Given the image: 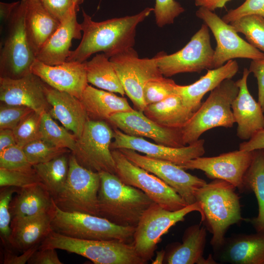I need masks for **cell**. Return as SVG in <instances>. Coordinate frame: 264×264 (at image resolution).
<instances>
[{
	"label": "cell",
	"mask_w": 264,
	"mask_h": 264,
	"mask_svg": "<svg viewBox=\"0 0 264 264\" xmlns=\"http://www.w3.org/2000/svg\"><path fill=\"white\" fill-rule=\"evenodd\" d=\"M256 78L258 88V100L264 112V58L253 60L250 63L248 69Z\"/></svg>",
	"instance_id": "cell-47"
},
{
	"label": "cell",
	"mask_w": 264,
	"mask_h": 264,
	"mask_svg": "<svg viewBox=\"0 0 264 264\" xmlns=\"http://www.w3.org/2000/svg\"><path fill=\"white\" fill-rule=\"evenodd\" d=\"M231 0H195L196 6L203 7L212 11L224 7Z\"/></svg>",
	"instance_id": "cell-53"
},
{
	"label": "cell",
	"mask_w": 264,
	"mask_h": 264,
	"mask_svg": "<svg viewBox=\"0 0 264 264\" xmlns=\"http://www.w3.org/2000/svg\"><path fill=\"white\" fill-rule=\"evenodd\" d=\"M238 63L230 60L223 66L208 69L207 72L194 83L177 85L176 93L183 103L194 113L198 109L204 95L217 87L223 80L232 79L239 70Z\"/></svg>",
	"instance_id": "cell-26"
},
{
	"label": "cell",
	"mask_w": 264,
	"mask_h": 264,
	"mask_svg": "<svg viewBox=\"0 0 264 264\" xmlns=\"http://www.w3.org/2000/svg\"><path fill=\"white\" fill-rule=\"evenodd\" d=\"M53 231L66 236L85 240L133 242L135 227L115 224L98 216L66 212L55 204L51 222Z\"/></svg>",
	"instance_id": "cell-7"
},
{
	"label": "cell",
	"mask_w": 264,
	"mask_h": 264,
	"mask_svg": "<svg viewBox=\"0 0 264 264\" xmlns=\"http://www.w3.org/2000/svg\"><path fill=\"white\" fill-rule=\"evenodd\" d=\"M46 99L50 109L48 111L67 130L78 138L82 134L86 122L89 120L81 101L75 96L66 92L45 86Z\"/></svg>",
	"instance_id": "cell-24"
},
{
	"label": "cell",
	"mask_w": 264,
	"mask_h": 264,
	"mask_svg": "<svg viewBox=\"0 0 264 264\" xmlns=\"http://www.w3.org/2000/svg\"><path fill=\"white\" fill-rule=\"evenodd\" d=\"M88 83L97 88L124 96L125 92L112 63L104 53H97L86 61Z\"/></svg>",
	"instance_id": "cell-32"
},
{
	"label": "cell",
	"mask_w": 264,
	"mask_h": 264,
	"mask_svg": "<svg viewBox=\"0 0 264 264\" xmlns=\"http://www.w3.org/2000/svg\"><path fill=\"white\" fill-rule=\"evenodd\" d=\"M250 73L248 69L244 68L242 78L236 81L239 91L231 105L235 122L237 124V135L244 140H249L264 129V112L248 89Z\"/></svg>",
	"instance_id": "cell-21"
},
{
	"label": "cell",
	"mask_w": 264,
	"mask_h": 264,
	"mask_svg": "<svg viewBox=\"0 0 264 264\" xmlns=\"http://www.w3.org/2000/svg\"><path fill=\"white\" fill-rule=\"evenodd\" d=\"M22 149L28 161L33 166L48 162L68 152L67 149L55 147L42 139L33 141Z\"/></svg>",
	"instance_id": "cell-38"
},
{
	"label": "cell",
	"mask_w": 264,
	"mask_h": 264,
	"mask_svg": "<svg viewBox=\"0 0 264 264\" xmlns=\"http://www.w3.org/2000/svg\"><path fill=\"white\" fill-rule=\"evenodd\" d=\"M143 112L159 125L175 128H182L194 114L185 106L178 94L148 105Z\"/></svg>",
	"instance_id": "cell-31"
},
{
	"label": "cell",
	"mask_w": 264,
	"mask_h": 264,
	"mask_svg": "<svg viewBox=\"0 0 264 264\" xmlns=\"http://www.w3.org/2000/svg\"><path fill=\"white\" fill-rule=\"evenodd\" d=\"M114 136L110 145L111 150L128 149L146 155L168 161L182 166L192 159L202 156L205 153L204 140L179 148L153 143L143 137L129 135L117 128H113Z\"/></svg>",
	"instance_id": "cell-17"
},
{
	"label": "cell",
	"mask_w": 264,
	"mask_h": 264,
	"mask_svg": "<svg viewBox=\"0 0 264 264\" xmlns=\"http://www.w3.org/2000/svg\"><path fill=\"white\" fill-rule=\"evenodd\" d=\"M31 71L49 87L68 93L79 99L88 85L86 62L66 61L61 64L51 66L36 59Z\"/></svg>",
	"instance_id": "cell-20"
},
{
	"label": "cell",
	"mask_w": 264,
	"mask_h": 264,
	"mask_svg": "<svg viewBox=\"0 0 264 264\" xmlns=\"http://www.w3.org/2000/svg\"><path fill=\"white\" fill-rule=\"evenodd\" d=\"M108 122L129 135L147 137L156 143L165 146L179 148L184 147L182 128L164 127L148 118L142 111H131L115 114Z\"/></svg>",
	"instance_id": "cell-18"
},
{
	"label": "cell",
	"mask_w": 264,
	"mask_h": 264,
	"mask_svg": "<svg viewBox=\"0 0 264 264\" xmlns=\"http://www.w3.org/2000/svg\"><path fill=\"white\" fill-rule=\"evenodd\" d=\"M214 54L209 28L204 23L179 51L170 55L161 52L155 56L161 73L169 77L181 73H199L204 69H213Z\"/></svg>",
	"instance_id": "cell-12"
},
{
	"label": "cell",
	"mask_w": 264,
	"mask_h": 264,
	"mask_svg": "<svg viewBox=\"0 0 264 264\" xmlns=\"http://www.w3.org/2000/svg\"><path fill=\"white\" fill-rule=\"evenodd\" d=\"M26 0H21L6 23L0 50L1 76L21 78L30 72L36 58L28 42L24 24Z\"/></svg>",
	"instance_id": "cell-6"
},
{
	"label": "cell",
	"mask_w": 264,
	"mask_h": 264,
	"mask_svg": "<svg viewBox=\"0 0 264 264\" xmlns=\"http://www.w3.org/2000/svg\"><path fill=\"white\" fill-rule=\"evenodd\" d=\"M75 10L60 22L56 30L48 39L36 56V59L48 65L62 64L70 54L73 39L82 37V26Z\"/></svg>",
	"instance_id": "cell-23"
},
{
	"label": "cell",
	"mask_w": 264,
	"mask_h": 264,
	"mask_svg": "<svg viewBox=\"0 0 264 264\" xmlns=\"http://www.w3.org/2000/svg\"><path fill=\"white\" fill-rule=\"evenodd\" d=\"M16 144L13 130L0 129V152Z\"/></svg>",
	"instance_id": "cell-51"
},
{
	"label": "cell",
	"mask_w": 264,
	"mask_h": 264,
	"mask_svg": "<svg viewBox=\"0 0 264 264\" xmlns=\"http://www.w3.org/2000/svg\"><path fill=\"white\" fill-rule=\"evenodd\" d=\"M45 9L60 22L75 10H78L73 0H40Z\"/></svg>",
	"instance_id": "cell-46"
},
{
	"label": "cell",
	"mask_w": 264,
	"mask_h": 264,
	"mask_svg": "<svg viewBox=\"0 0 264 264\" xmlns=\"http://www.w3.org/2000/svg\"><path fill=\"white\" fill-rule=\"evenodd\" d=\"M153 11L154 8L146 7L133 15L96 22L82 10L81 41L71 50L66 61L83 63L92 54L100 52L110 58L133 47L138 25Z\"/></svg>",
	"instance_id": "cell-1"
},
{
	"label": "cell",
	"mask_w": 264,
	"mask_h": 264,
	"mask_svg": "<svg viewBox=\"0 0 264 264\" xmlns=\"http://www.w3.org/2000/svg\"><path fill=\"white\" fill-rule=\"evenodd\" d=\"M32 111L34 110L25 106L2 103L0 106V129L13 130L24 117Z\"/></svg>",
	"instance_id": "cell-44"
},
{
	"label": "cell",
	"mask_w": 264,
	"mask_h": 264,
	"mask_svg": "<svg viewBox=\"0 0 264 264\" xmlns=\"http://www.w3.org/2000/svg\"><path fill=\"white\" fill-rule=\"evenodd\" d=\"M16 193L10 204L11 220L35 216L54 207L53 198L42 182L19 188Z\"/></svg>",
	"instance_id": "cell-29"
},
{
	"label": "cell",
	"mask_w": 264,
	"mask_h": 264,
	"mask_svg": "<svg viewBox=\"0 0 264 264\" xmlns=\"http://www.w3.org/2000/svg\"><path fill=\"white\" fill-rule=\"evenodd\" d=\"M56 249L38 248L28 260L29 264H62Z\"/></svg>",
	"instance_id": "cell-48"
},
{
	"label": "cell",
	"mask_w": 264,
	"mask_h": 264,
	"mask_svg": "<svg viewBox=\"0 0 264 264\" xmlns=\"http://www.w3.org/2000/svg\"><path fill=\"white\" fill-rule=\"evenodd\" d=\"M166 254V251L164 250H161L156 252V256L155 259L153 261V264H161L164 263L165 257Z\"/></svg>",
	"instance_id": "cell-54"
},
{
	"label": "cell",
	"mask_w": 264,
	"mask_h": 264,
	"mask_svg": "<svg viewBox=\"0 0 264 264\" xmlns=\"http://www.w3.org/2000/svg\"><path fill=\"white\" fill-rule=\"evenodd\" d=\"M42 181L34 169L29 171L0 168V187L23 188Z\"/></svg>",
	"instance_id": "cell-41"
},
{
	"label": "cell",
	"mask_w": 264,
	"mask_h": 264,
	"mask_svg": "<svg viewBox=\"0 0 264 264\" xmlns=\"http://www.w3.org/2000/svg\"><path fill=\"white\" fill-rule=\"evenodd\" d=\"M118 150L131 162L154 175L172 187L188 205L197 202V190L207 183L204 179L188 173L172 162L141 155L131 149Z\"/></svg>",
	"instance_id": "cell-15"
},
{
	"label": "cell",
	"mask_w": 264,
	"mask_h": 264,
	"mask_svg": "<svg viewBox=\"0 0 264 264\" xmlns=\"http://www.w3.org/2000/svg\"><path fill=\"white\" fill-rule=\"evenodd\" d=\"M39 245L32 247L23 252V254L18 256L10 251L4 253L3 264H24L28 262L34 253L39 248Z\"/></svg>",
	"instance_id": "cell-49"
},
{
	"label": "cell",
	"mask_w": 264,
	"mask_h": 264,
	"mask_svg": "<svg viewBox=\"0 0 264 264\" xmlns=\"http://www.w3.org/2000/svg\"><path fill=\"white\" fill-rule=\"evenodd\" d=\"M113 136V129L106 121L89 119L82 134L76 139L72 154L79 164L87 169L116 174L110 149Z\"/></svg>",
	"instance_id": "cell-10"
},
{
	"label": "cell",
	"mask_w": 264,
	"mask_h": 264,
	"mask_svg": "<svg viewBox=\"0 0 264 264\" xmlns=\"http://www.w3.org/2000/svg\"><path fill=\"white\" fill-rule=\"evenodd\" d=\"M54 207L35 216L11 220L10 246L24 252L41 242L52 231L51 222Z\"/></svg>",
	"instance_id": "cell-25"
},
{
	"label": "cell",
	"mask_w": 264,
	"mask_h": 264,
	"mask_svg": "<svg viewBox=\"0 0 264 264\" xmlns=\"http://www.w3.org/2000/svg\"><path fill=\"white\" fill-rule=\"evenodd\" d=\"M256 14L264 18V0H245L240 6L230 9L222 18L226 23L247 15Z\"/></svg>",
	"instance_id": "cell-45"
},
{
	"label": "cell",
	"mask_w": 264,
	"mask_h": 264,
	"mask_svg": "<svg viewBox=\"0 0 264 264\" xmlns=\"http://www.w3.org/2000/svg\"><path fill=\"white\" fill-rule=\"evenodd\" d=\"M236 188L227 181L215 179L197 190V201L201 204L203 212L202 221L212 234L210 244L214 251L223 244L231 225L246 220L241 215Z\"/></svg>",
	"instance_id": "cell-3"
},
{
	"label": "cell",
	"mask_w": 264,
	"mask_h": 264,
	"mask_svg": "<svg viewBox=\"0 0 264 264\" xmlns=\"http://www.w3.org/2000/svg\"><path fill=\"white\" fill-rule=\"evenodd\" d=\"M61 249L84 257L96 264H145L133 242L118 240L74 238L54 231L41 242L39 248Z\"/></svg>",
	"instance_id": "cell-4"
},
{
	"label": "cell",
	"mask_w": 264,
	"mask_h": 264,
	"mask_svg": "<svg viewBox=\"0 0 264 264\" xmlns=\"http://www.w3.org/2000/svg\"><path fill=\"white\" fill-rule=\"evenodd\" d=\"M196 15L211 30L216 40L213 69L235 58L252 60L264 58V53L241 38L230 23L225 22L213 11L199 7Z\"/></svg>",
	"instance_id": "cell-14"
},
{
	"label": "cell",
	"mask_w": 264,
	"mask_h": 264,
	"mask_svg": "<svg viewBox=\"0 0 264 264\" xmlns=\"http://www.w3.org/2000/svg\"><path fill=\"white\" fill-rule=\"evenodd\" d=\"M0 168L24 171L34 169L22 148L17 144L0 152Z\"/></svg>",
	"instance_id": "cell-42"
},
{
	"label": "cell",
	"mask_w": 264,
	"mask_h": 264,
	"mask_svg": "<svg viewBox=\"0 0 264 264\" xmlns=\"http://www.w3.org/2000/svg\"><path fill=\"white\" fill-rule=\"evenodd\" d=\"M80 100L89 120L108 121L115 114L133 110L124 96L88 85Z\"/></svg>",
	"instance_id": "cell-30"
},
{
	"label": "cell",
	"mask_w": 264,
	"mask_h": 264,
	"mask_svg": "<svg viewBox=\"0 0 264 264\" xmlns=\"http://www.w3.org/2000/svg\"><path fill=\"white\" fill-rule=\"evenodd\" d=\"M206 231L204 226L195 224L185 230L182 243H175L166 251L164 263L167 264H215L211 255L203 257L206 241Z\"/></svg>",
	"instance_id": "cell-27"
},
{
	"label": "cell",
	"mask_w": 264,
	"mask_h": 264,
	"mask_svg": "<svg viewBox=\"0 0 264 264\" xmlns=\"http://www.w3.org/2000/svg\"><path fill=\"white\" fill-rule=\"evenodd\" d=\"M42 114L32 111L24 117L13 130L17 145L23 148L28 143L42 139Z\"/></svg>",
	"instance_id": "cell-37"
},
{
	"label": "cell",
	"mask_w": 264,
	"mask_h": 264,
	"mask_svg": "<svg viewBox=\"0 0 264 264\" xmlns=\"http://www.w3.org/2000/svg\"><path fill=\"white\" fill-rule=\"evenodd\" d=\"M175 82L164 76L148 82L144 89L146 105L160 102L176 93Z\"/></svg>",
	"instance_id": "cell-39"
},
{
	"label": "cell",
	"mask_w": 264,
	"mask_h": 264,
	"mask_svg": "<svg viewBox=\"0 0 264 264\" xmlns=\"http://www.w3.org/2000/svg\"><path fill=\"white\" fill-rule=\"evenodd\" d=\"M60 22L44 7L40 0H26L25 29L35 56L56 30Z\"/></svg>",
	"instance_id": "cell-28"
},
{
	"label": "cell",
	"mask_w": 264,
	"mask_h": 264,
	"mask_svg": "<svg viewBox=\"0 0 264 264\" xmlns=\"http://www.w3.org/2000/svg\"><path fill=\"white\" fill-rule=\"evenodd\" d=\"M99 174V216L119 226L136 227L154 202L140 189L124 183L116 174L104 171Z\"/></svg>",
	"instance_id": "cell-2"
},
{
	"label": "cell",
	"mask_w": 264,
	"mask_h": 264,
	"mask_svg": "<svg viewBox=\"0 0 264 264\" xmlns=\"http://www.w3.org/2000/svg\"><path fill=\"white\" fill-rule=\"evenodd\" d=\"M198 211L204 218L201 204L196 202L176 211L166 210L154 202L143 213L135 227L133 244L138 255L147 263L154 255L161 237L189 213Z\"/></svg>",
	"instance_id": "cell-9"
},
{
	"label": "cell",
	"mask_w": 264,
	"mask_h": 264,
	"mask_svg": "<svg viewBox=\"0 0 264 264\" xmlns=\"http://www.w3.org/2000/svg\"><path fill=\"white\" fill-rule=\"evenodd\" d=\"M230 24L237 33H242L248 42L264 53V18L256 14L243 16Z\"/></svg>",
	"instance_id": "cell-36"
},
{
	"label": "cell",
	"mask_w": 264,
	"mask_h": 264,
	"mask_svg": "<svg viewBox=\"0 0 264 264\" xmlns=\"http://www.w3.org/2000/svg\"><path fill=\"white\" fill-rule=\"evenodd\" d=\"M244 191H253L258 204L257 217L249 221L256 232H264V150L254 151L251 164L243 177Z\"/></svg>",
	"instance_id": "cell-33"
},
{
	"label": "cell",
	"mask_w": 264,
	"mask_h": 264,
	"mask_svg": "<svg viewBox=\"0 0 264 264\" xmlns=\"http://www.w3.org/2000/svg\"><path fill=\"white\" fill-rule=\"evenodd\" d=\"M45 83L30 72L21 78H0V100L9 105L27 107L42 114L48 112Z\"/></svg>",
	"instance_id": "cell-19"
},
{
	"label": "cell",
	"mask_w": 264,
	"mask_h": 264,
	"mask_svg": "<svg viewBox=\"0 0 264 264\" xmlns=\"http://www.w3.org/2000/svg\"><path fill=\"white\" fill-rule=\"evenodd\" d=\"M19 188L6 186L0 187V234L2 243L10 245L12 229L11 228V215L10 204L14 193Z\"/></svg>",
	"instance_id": "cell-40"
},
{
	"label": "cell",
	"mask_w": 264,
	"mask_h": 264,
	"mask_svg": "<svg viewBox=\"0 0 264 264\" xmlns=\"http://www.w3.org/2000/svg\"><path fill=\"white\" fill-rule=\"evenodd\" d=\"M69 157L63 154L48 162L33 165V168L53 198L62 190L69 169Z\"/></svg>",
	"instance_id": "cell-34"
},
{
	"label": "cell",
	"mask_w": 264,
	"mask_h": 264,
	"mask_svg": "<svg viewBox=\"0 0 264 264\" xmlns=\"http://www.w3.org/2000/svg\"><path fill=\"white\" fill-rule=\"evenodd\" d=\"M20 1L10 3L0 2V16L2 22L6 23Z\"/></svg>",
	"instance_id": "cell-52"
},
{
	"label": "cell",
	"mask_w": 264,
	"mask_h": 264,
	"mask_svg": "<svg viewBox=\"0 0 264 264\" xmlns=\"http://www.w3.org/2000/svg\"><path fill=\"white\" fill-rule=\"evenodd\" d=\"M74 3L76 5L79 6V4L81 3L83 0H73Z\"/></svg>",
	"instance_id": "cell-55"
},
{
	"label": "cell",
	"mask_w": 264,
	"mask_h": 264,
	"mask_svg": "<svg viewBox=\"0 0 264 264\" xmlns=\"http://www.w3.org/2000/svg\"><path fill=\"white\" fill-rule=\"evenodd\" d=\"M116 175L125 183L144 192L155 203L172 211L188 204L175 190L154 175L135 165L118 149L111 150Z\"/></svg>",
	"instance_id": "cell-13"
},
{
	"label": "cell",
	"mask_w": 264,
	"mask_h": 264,
	"mask_svg": "<svg viewBox=\"0 0 264 264\" xmlns=\"http://www.w3.org/2000/svg\"><path fill=\"white\" fill-rule=\"evenodd\" d=\"M68 131L59 126L48 112L42 114V139L55 147L67 149L72 152L75 149L77 138Z\"/></svg>",
	"instance_id": "cell-35"
},
{
	"label": "cell",
	"mask_w": 264,
	"mask_h": 264,
	"mask_svg": "<svg viewBox=\"0 0 264 264\" xmlns=\"http://www.w3.org/2000/svg\"><path fill=\"white\" fill-rule=\"evenodd\" d=\"M184 11V8L176 0H155L154 12L158 27L173 23L175 19Z\"/></svg>",
	"instance_id": "cell-43"
},
{
	"label": "cell",
	"mask_w": 264,
	"mask_h": 264,
	"mask_svg": "<svg viewBox=\"0 0 264 264\" xmlns=\"http://www.w3.org/2000/svg\"><path fill=\"white\" fill-rule=\"evenodd\" d=\"M239 88L232 79L223 80L211 91L189 121L182 128V139L186 146L199 139L206 131L219 127L231 128L235 123L231 105Z\"/></svg>",
	"instance_id": "cell-5"
},
{
	"label": "cell",
	"mask_w": 264,
	"mask_h": 264,
	"mask_svg": "<svg viewBox=\"0 0 264 264\" xmlns=\"http://www.w3.org/2000/svg\"><path fill=\"white\" fill-rule=\"evenodd\" d=\"M120 80L125 94L135 109L143 111L146 107L144 89L146 84L163 75L157 64L156 56L140 58L131 47L110 58Z\"/></svg>",
	"instance_id": "cell-11"
},
{
	"label": "cell",
	"mask_w": 264,
	"mask_h": 264,
	"mask_svg": "<svg viewBox=\"0 0 264 264\" xmlns=\"http://www.w3.org/2000/svg\"></svg>",
	"instance_id": "cell-56"
},
{
	"label": "cell",
	"mask_w": 264,
	"mask_h": 264,
	"mask_svg": "<svg viewBox=\"0 0 264 264\" xmlns=\"http://www.w3.org/2000/svg\"><path fill=\"white\" fill-rule=\"evenodd\" d=\"M68 165L66 182L62 190L53 198L55 204L64 211L99 216V173L80 165L72 154L69 156Z\"/></svg>",
	"instance_id": "cell-8"
},
{
	"label": "cell",
	"mask_w": 264,
	"mask_h": 264,
	"mask_svg": "<svg viewBox=\"0 0 264 264\" xmlns=\"http://www.w3.org/2000/svg\"><path fill=\"white\" fill-rule=\"evenodd\" d=\"M216 259L232 264H264V232L225 238L214 251Z\"/></svg>",
	"instance_id": "cell-22"
},
{
	"label": "cell",
	"mask_w": 264,
	"mask_h": 264,
	"mask_svg": "<svg viewBox=\"0 0 264 264\" xmlns=\"http://www.w3.org/2000/svg\"><path fill=\"white\" fill-rule=\"evenodd\" d=\"M239 150L245 151L264 150V129L257 132L249 140L241 143Z\"/></svg>",
	"instance_id": "cell-50"
},
{
	"label": "cell",
	"mask_w": 264,
	"mask_h": 264,
	"mask_svg": "<svg viewBox=\"0 0 264 264\" xmlns=\"http://www.w3.org/2000/svg\"><path fill=\"white\" fill-rule=\"evenodd\" d=\"M254 155V151L239 149L216 156L198 157L180 166L184 170H200L210 178L225 180L244 191L243 177Z\"/></svg>",
	"instance_id": "cell-16"
}]
</instances>
